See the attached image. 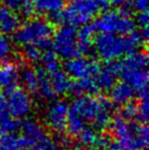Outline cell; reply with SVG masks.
I'll use <instances>...</instances> for the list:
<instances>
[{
    "label": "cell",
    "mask_w": 149,
    "mask_h": 150,
    "mask_svg": "<svg viewBox=\"0 0 149 150\" xmlns=\"http://www.w3.org/2000/svg\"><path fill=\"white\" fill-rule=\"evenodd\" d=\"M121 63V69H146L148 65V55L142 50H133L126 54Z\"/></svg>",
    "instance_id": "9a60e30c"
},
{
    "label": "cell",
    "mask_w": 149,
    "mask_h": 150,
    "mask_svg": "<svg viewBox=\"0 0 149 150\" xmlns=\"http://www.w3.org/2000/svg\"><path fill=\"white\" fill-rule=\"evenodd\" d=\"M126 150H137V149H126Z\"/></svg>",
    "instance_id": "7bdbcfd3"
},
{
    "label": "cell",
    "mask_w": 149,
    "mask_h": 150,
    "mask_svg": "<svg viewBox=\"0 0 149 150\" xmlns=\"http://www.w3.org/2000/svg\"><path fill=\"white\" fill-rule=\"evenodd\" d=\"M121 73V63L117 61H108L107 64L96 76V83L100 90L109 91L117 83V77Z\"/></svg>",
    "instance_id": "8fae6325"
},
{
    "label": "cell",
    "mask_w": 149,
    "mask_h": 150,
    "mask_svg": "<svg viewBox=\"0 0 149 150\" xmlns=\"http://www.w3.org/2000/svg\"><path fill=\"white\" fill-rule=\"evenodd\" d=\"M113 141L112 137L108 134H102L100 136L96 137L95 143H94V146H96L98 149L102 150H108L109 146Z\"/></svg>",
    "instance_id": "836d02e7"
},
{
    "label": "cell",
    "mask_w": 149,
    "mask_h": 150,
    "mask_svg": "<svg viewBox=\"0 0 149 150\" xmlns=\"http://www.w3.org/2000/svg\"><path fill=\"white\" fill-rule=\"evenodd\" d=\"M84 120L74 113L73 111H68V122H66V130H68V134L73 137H76L79 132L81 131V129L84 126Z\"/></svg>",
    "instance_id": "4316f807"
},
{
    "label": "cell",
    "mask_w": 149,
    "mask_h": 150,
    "mask_svg": "<svg viewBox=\"0 0 149 150\" xmlns=\"http://www.w3.org/2000/svg\"><path fill=\"white\" fill-rule=\"evenodd\" d=\"M135 24L139 27L140 29L143 28H148V24H149V14L147 9L146 10H141L139 11V13L137 14L135 20Z\"/></svg>",
    "instance_id": "e575fe53"
},
{
    "label": "cell",
    "mask_w": 149,
    "mask_h": 150,
    "mask_svg": "<svg viewBox=\"0 0 149 150\" xmlns=\"http://www.w3.org/2000/svg\"><path fill=\"white\" fill-rule=\"evenodd\" d=\"M42 64H43V69L47 74H52L55 71L59 69L60 67V61L59 56L55 53L54 50L47 49L45 50L43 54L41 55Z\"/></svg>",
    "instance_id": "603a6c76"
},
{
    "label": "cell",
    "mask_w": 149,
    "mask_h": 150,
    "mask_svg": "<svg viewBox=\"0 0 149 150\" xmlns=\"http://www.w3.org/2000/svg\"><path fill=\"white\" fill-rule=\"evenodd\" d=\"M38 75V87L37 93L46 100H52L55 98V92L52 88L49 76L44 69H39L37 71Z\"/></svg>",
    "instance_id": "44dd1931"
},
{
    "label": "cell",
    "mask_w": 149,
    "mask_h": 150,
    "mask_svg": "<svg viewBox=\"0 0 149 150\" xmlns=\"http://www.w3.org/2000/svg\"><path fill=\"white\" fill-rule=\"evenodd\" d=\"M143 43L139 32L133 31L128 35L101 33L94 40V49L102 60L108 62L123 57Z\"/></svg>",
    "instance_id": "6da1fadb"
},
{
    "label": "cell",
    "mask_w": 149,
    "mask_h": 150,
    "mask_svg": "<svg viewBox=\"0 0 149 150\" xmlns=\"http://www.w3.org/2000/svg\"><path fill=\"white\" fill-rule=\"evenodd\" d=\"M49 79L55 94L64 95L68 92H70L72 81H71V78L68 77V75L64 71H61L60 69H57L54 73L50 74Z\"/></svg>",
    "instance_id": "d6986e66"
},
{
    "label": "cell",
    "mask_w": 149,
    "mask_h": 150,
    "mask_svg": "<svg viewBox=\"0 0 149 150\" xmlns=\"http://www.w3.org/2000/svg\"><path fill=\"white\" fill-rule=\"evenodd\" d=\"M148 1L149 0H134V7L138 10V11H141V10H146L148 6Z\"/></svg>",
    "instance_id": "74e56055"
},
{
    "label": "cell",
    "mask_w": 149,
    "mask_h": 150,
    "mask_svg": "<svg viewBox=\"0 0 149 150\" xmlns=\"http://www.w3.org/2000/svg\"><path fill=\"white\" fill-rule=\"evenodd\" d=\"M53 26L49 21L33 18L25 23L13 33V40L22 46L36 45L40 50L50 49L52 46Z\"/></svg>",
    "instance_id": "7a4b0ae2"
},
{
    "label": "cell",
    "mask_w": 149,
    "mask_h": 150,
    "mask_svg": "<svg viewBox=\"0 0 149 150\" xmlns=\"http://www.w3.org/2000/svg\"><path fill=\"white\" fill-rule=\"evenodd\" d=\"M96 32L94 25L89 23L82 25L81 29L77 32V45L80 55H88L94 49V37Z\"/></svg>",
    "instance_id": "7c38bea8"
},
{
    "label": "cell",
    "mask_w": 149,
    "mask_h": 150,
    "mask_svg": "<svg viewBox=\"0 0 149 150\" xmlns=\"http://www.w3.org/2000/svg\"><path fill=\"white\" fill-rule=\"evenodd\" d=\"M24 56L30 62H38L41 59V50L36 45H26L24 46Z\"/></svg>",
    "instance_id": "1f68e13d"
},
{
    "label": "cell",
    "mask_w": 149,
    "mask_h": 150,
    "mask_svg": "<svg viewBox=\"0 0 149 150\" xmlns=\"http://www.w3.org/2000/svg\"><path fill=\"white\" fill-rule=\"evenodd\" d=\"M101 71V65L97 60H88L82 56L66 59L64 63V71L70 78L75 80H82L88 77L96 78Z\"/></svg>",
    "instance_id": "52a82bcc"
},
{
    "label": "cell",
    "mask_w": 149,
    "mask_h": 150,
    "mask_svg": "<svg viewBox=\"0 0 149 150\" xmlns=\"http://www.w3.org/2000/svg\"><path fill=\"white\" fill-rule=\"evenodd\" d=\"M99 87L96 83V79L93 77H88L82 80H77L76 82H72L70 88V92L75 94L76 96L88 94L95 96L99 94Z\"/></svg>",
    "instance_id": "e0dca14e"
},
{
    "label": "cell",
    "mask_w": 149,
    "mask_h": 150,
    "mask_svg": "<svg viewBox=\"0 0 149 150\" xmlns=\"http://www.w3.org/2000/svg\"><path fill=\"white\" fill-rule=\"evenodd\" d=\"M18 79V67L13 62L2 61L0 64V88H6L16 84Z\"/></svg>",
    "instance_id": "ffe728a7"
},
{
    "label": "cell",
    "mask_w": 149,
    "mask_h": 150,
    "mask_svg": "<svg viewBox=\"0 0 149 150\" xmlns=\"http://www.w3.org/2000/svg\"><path fill=\"white\" fill-rule=\"evenodd\" d=\"M95 1L97 2L100 9H106V8H108V6L110 5L109 0H95Z\"/></svg>",
    "instance_id": "ab89813d"
},
{
    "label": "cell",
    "mask_w": 149,
    "mask_h": 150,
    "mask_svg": "<svg viewBox=\"0 0 149 150\" xmlns=\"http://www.w3.org/2000/svg\"><path fill=\"white\" fill-rule=\"evenodd\" d=\"M66 7V0H36V12L50 14L62 11Z\"/></svg>",
    "instance_id": "7402d4cb"
},
{
    "label": "cell",
    "mask_w": 149,
    "mask_h": 150,
    "mask_svg": "<svg viewBox=\"0 0 149 150\" xmlns=\"http://www.w3.org/2000/svg\"><path fill=\"white\" fill-rule=\"evenodd\" d=\"M138 113V103L135 101H129L125 103L121 110V115L127 120H132L137 117Z\"/></svg>",
    "instance_id": "f546056e"
},
{
    "label": "cell",
    "mask_w": 149,
    "mask_h": 150,
    "mask_svg": "<svg viewBox=\"0 0 149 150\" xmlns=\"http://www.w3.org/2000/svg\"><path fill=\"white\" fill-rule=\"evenodd\" d=\"M110 129L114 135L115 140L119 143L121 150L134 149V139L135 134L132 130L131 124L127 122L121 115L113 117L110 120Z\"/></svg>",
    "instance_id": "9c48e42d"
},
{
    "label": "cell",
    "mask_w": 149,
    "mask_h": 150,
    "mask_svg": "<svg viewBox=\"0 0 149 150\" xmlns=\"http://www.w3.org/2000/svg\"><path fill=\"white\" fill-rule=\"evenodd\" d=\"M76 150H95L94 148H92L90 145H83V146H79L77 147Z\"/></svg>",
    "instance_id": "b9f144b4"
},
{
    "label": "cell",
    "mask_w": 149,
    "mask_h": 150,
    "mask_svg": "<svg viewBox=\"0 0 149 150\" xmlns=\"http://www.w3.org/2000/svg\"><path fill=\"white\" fill-rule=\"evenodd\" d=\"M99 10L95 0H72L62 10L64 22L74 27L82 26L95 18Z\"/></svg>",
    "instance_id": "277c9868"
},
{
    "label": "cell",
    "mask_w": 149,
    "mask_h": 150,
    "mask_svg": "<svg viewBox=\"0 0 149 150\" xmlns=\"http://www.w3.org/2000/svg\"><path fill=\"white\" fill-rule=\"evenodd\" d=\"M4 95L7 98L8 113L16 119H23L30 113L32 100L30 95L16 84L4 88Z\"/></svg>",
    "instance_id": "8992f818"
},
{
    "label": "cell",
    "mask_w": 149,
    "mask_h": 150,
    "mask_svg": "<svg viewBox=\"0 0 149 150\" xmlns=\"http://www.w3.org/2000/svg\"><path fill=\"white\" fill-rule=\"evenodd\" d=\"M110 91V100L113 104L124 105L131 101L135 96V89L126 82L115 83Z\"/></svg>",
    "instance_id": "2e32d148"
},
{
    "label": "cell",
    "mask_w": 149,
    "mask_h": 150,
    "mask_svg": "<svg viewBox=\"0 0 149 150\" xmlns=\"http://www.w3.org/2000/svg\"><path fill=\"white\" fill-rule=\"evenodd\" d=\"M24 2L25 0H2L3 5L12 10H20V6Z\"/></svg>",
    "instance_id": "d590c367"
},
{
    "label": "cell",
    "mask_w": 149,
    "mask_h": 150,
    "mask_svg": "<svg viewBox=\"0 0 149 150\" xmlns=\"http://www.w3.org/2000/svg\"><path fill=\"white\" fill-rule=\"evenodd\" d=\"M30 150H45V148H44V146L41 144V143H37V144L33 145L32 147H30Z\"/></svg>",
    "instance_id": "60d3db41"
},
{
    "label": "cell",
    "mask_w": 149,
    "mask_h": 150,
    "mask_svg": "<svg viewBox=\"0 0 149 150\" xmlns=\"http://www.w3.org/2000/svg\"><path fill=\"white\" fill-rule=\"evenodd\" d=\"M119 76L124 82L128 83L135 89V91H143L147 89L148 73L146 69H121Z\"/></svg>",
    "instance_id": "4fadbf2b"
},
{
    "label": "cell",
    "mask_w": 149,
    "mask_h": 150,
    "mask_svg": "<svg viewBox=\"0 0 149 150\" xmlns=\"http://www.w3.org/2000/svg\"><path fill=\"white\" fill-rule=\"evenodd\" d=\"M149 115V101L147 89L139 92V104H138L137 120L138 122H146L147 124Z\"/></svg>",
    "instance_id": "d4e9b609"
},
{
    "label": "cell",
    "mask_w": 149,
    "mask_h": 150,
    "mask_svg": "<svg viewBox=\"0 0 149 150\" xmlns=\"http://www.w3.org/2000/svg\"><path fill=\"white\" fill-rule=\"evenodd\" d=\"M0 129L5 133L14 134L20 129V122L18 120V119L11 117L8 113L0 119Z\"/></svg>",
    "instance_id": "83f0119b"
},
{
    "label": "cell",
    "mask_w": 149,
    "mask_h": 150,
    "mask_svg": "<svg viewBox=\"0 0 149 150\" xmlns=\"http://www.w3.org/2000/svg\"><path fill=\"white\" fill-rule=\"evenodd\" d=\"M79 140V142L82 145H94L96 140V131L93 128L89 127L88 125L84 124L83 128L81 129V131L79 132V134L76 136Z\"/></svg>",
    "instance_id": "484cf974"
},
{
    "label": "cell",
    "mask_w": 149,
    "mask_h": 150,
    "mask_svg": "<svg viewBox=\"0 0 149 150\" xmlns=\"http://www.w3.org/2000/svg\"><path fill=\"white\" fill-rule=\"evenodd\" d=\"M68 107L66 101H55L52 103L46 112V122L48 126L57 133H64L66 130Z\"/></svg>",
    "instance_id": "30bf717a"
},
{
    "label": "cell",
    "mask_w": 149,
    "mask_h": 150,
    "mask_svg": "<svg viewBox=\"0 0 149 150\" xmlns=\"http://www.w3.org/2000/svg\"><path fill=\"white\" fill-rule=\"evenodd\" d=\"M20 79L29 92L37 93L38 75L36 69H34L33 67H25L20 74Z\"/></svg>",
    "instance_id": "cb8c5ba5"
},
{
    "label": "cell",
    "mask_w": 149,
    "mask_h": 150,
    "mask_svg": "<svg viewBox=\"0 0 149 150\" xmlns=\"http://www.w3.org/2000/svg\"><path fill=\"white\" fill-rule=\"evenodd\" d=\"M20 26V18L16 12L6 6H0V32L4 35L13 34Z\"/></svg>",
    "instance_id": "5bb4252c"
},
{
    "label": "cell",
    "mask_w": 149,
    "mask_h": 150,
    "mask_svg": "<svg viewBox=\"0 0 149 150\" xmlns=\"http://www.w3.org/2000/svg\"><path fill=\"white\" fill-rule=\"evenodd\" d=\"M20 129L23 131V135L31 139L35 144L39 143L46 137L42 126L34 120H25L20 122Z\"/></svg>",
    "instance_id": "ac0fdd59"
},
{
    "label": "cell",
    "mask_w": 149,
    "mask_h": 150,
    "mask_svg": "<svg viewBox=\"0 0 149 150\" xmlns=\"http://www.w3.org/2000/svg\"><path fill=\"white\" fill-rule=\"evenodd\" d=\"M52 47L55 53L64 59L79 56L77 45V29L74 26H61L53 34Z\"/></svg>",
    "instance_id": "5b68a950"
},
{
    "label": "cell",
    "mask_w": 149,
    "mask_h": 150,
    "mask_svg": "<svg viewBox=\"0 0 149 150\" xmlns=\"http://www.w3.org/2000/svg\"><path fill=\"white\" fill-rule=\"evenodd\" d=\"M70 110L79 115L84 122H92L102 109L97 97L84 94L77 96V98L72 102Z\"/></svg>",
    "instance_id": "ba28073f"
},
{
    "label": "cell",
    "mask_w": 149,
    "mask_h": 150,
    "mask_svg": "<svg viewBox=\"0 0 149 150\" xmlns=\"http://www.w3.org/2000/svg\"><path fill=\"white\" fill-rule=\"evenodd\" d=\"M96 31L100 33L128 35L135 30V21L131 16L129 6H123L119 11L108 10L96 18L94 23Z\"/></svg>",
    "instance_id": "3957f363"
},
{
    "label": "cell",
    "mask_w": 149,
    "mask_h": 150,
    "mask_svg": "<svg viewBox=\"0 0 149 150\" xmlns=\"http://www.w3.org/2000/svg\"><path fill=\"white\" fill-rule=\"evenodd\" d=\"M6 115H8L7 98L3 93H0V119Z\"/></svg>",
    "instance_id": "8d00e7d4"
},
{
    "label": "cell",
    "mask_w": 149,
    "mask_h": 150,
    "mask_svg": "<svg viewBox=\"0 0 149 150\" xmlns=\"http://www.w3.org/2000/svg\"><path fill=\"white\" fill-rule=\"evenodd\" d=\"M12 51V45L10 40L4 34H0V62L5 61L9 57Z\"/></svg>",
    "instance_id": "4dcf8cb0"
},
{
    "label": "cell",
    "mask_w": 149,
    "mask_h": 150,
    "mask_svg": "<svg viewBox=\"0 0 149 150\" xmlns=\"http://www.w3.org/2000/svg\"><path fill=\"white\" fill-rule=\"evenodd\" d=\"M112 120V112L106 110H100L96 117L92 120L93 127L92 128L98 132H103L110 124Z\"/></svg>",
    "instance_id": "f1b7e54d"
},
{
    "label": "cell",
    "mask_w": 149,
    "mask_h": 150,
    "mask_svg": "<svg viewBox=\"0 0 149 150\" xmlns=\"http://www.w3.org/2000/svg\"><path fill=\"white\" fill-rule=\"evenodd\" d=\"M25 18H31L36 13V0H25L20 8Z\"/></svg>",
    "instance_id": "d6a6232c"
},
{
    "label": "cell",
    "mask_w": 149,
    "mask_h": 150,
    "mask_svg": "<svg viewBox=\"0 0 149 150\" xmlns=\"http://www.w3.org/2000/svg\"><path fill=\"white\" fill-rule=\"evenodd\" d=\"M110 3L115 6H129L131 3H133L134 0H109Z\"/></svg>",
    "instance_id": "f35d334b"
}]
</instances>
